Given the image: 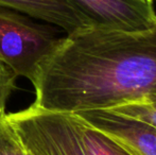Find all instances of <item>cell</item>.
Here are the masks:
<instances>
[{"label": "cell", "mask_w": 156, "mask_h": 155, "mask_svg": "<svg viewBox=\"0 0 156 155\" xmlns=\"http://www.w3.org/2000/svg\"><path fill=\"white\" fill-rule=\"evenodd\" d=\"M37 107L64 114L108 110L156 93V25L91 26L66 34L32 82Z\"/></svg>", "instance_id": "cell-1"}, {"label": "cell", "mask_w": 156, "mask_h": 155, "mask_svg": "<svg viewBox=\"0 0 156 155\" xmlns=\"http://www.w3.org/2000/svg\"><path fill=\"white\" fill-rule=\"evenodd\" d=\"M55 31L28 15L0 5V61L30 82L61 41Z\"/></svg>", "instance_id": "cell-2"}, {"label": "cell", "mask_w": 156, "mask_h": 155, "mask_svg": "<svg viewBox=\"0 0 156 155\" xmlns=\"http://www.w3.org/2000/svg\"><path fill=\"white\" fill-rule=\"evenodd\" d=\"M6 116L28 155H88L71 114L32 104Z\"/></svg>", "instance_id": "cell-3"}, {"label": "cell", "mask_w": 156, "mask_h": 155, "mask_svg": "<svg viewBox=\"0 0 156 155\" xmlns=\"http://www.w3.org/2000/svg\"><path fill=\"white\" fill-rule=\"evenodd\" d=\"M94 23L111 29L138 31L156 25L153 3L142 0H71Z\"/></svg>", "instance_id": "cell-4"}, {"label": "cell", "mask_w": 156, "mask_h": 155, "mask_svg": "<svg viewBox=\"0 0 156 155\" xmlns=\"http://www.w3.org/2000/svg\"><path fill=\"white\" fill-rule=\"evenodd\" d=\"M135 155H156V128L107 110L73 114Z\"/></svg>", "instance_id": "cell-5"}, {"label": "cell", "mask_w": 156, "mask_h": 155, "mask_svg": "<svg viewBox=\"0 0 156 155\" xmlns=\"http://www.w3.org/2000/svg\"><path fill=\"white\" fill-rule=\"evenodd\" d=\"M0 5L61 28L66 34L94 26L71 0H0Z\"/></svg>", "instance_id": "cell-6"}, {"label": "cell", "mask_w": 156, "mask_h": 155, "mask_svg": "<svg viewBox=\"0 0 156 155\" xmlns=\"http://www.w3.org/2000/svg\"><path fill=\"white\" fill-rule=\"evenodd\" d=\"M71 116L78 126L82 143L88 155H135L104 133L88 125L78 116L73 114Z\"/></svg>", "instance_id": "cell-7"}, {"label": "cell", "mask_w": 156, "mask_h": 155, "mask_svg": "<svg viewBox=\"0 0 156 155\" xmlns=\"http://www.w3.org/2000/svg\"><path fill=\"white\" fill-rule=\"evenodd\" d=\"M107 111L139 120L156 128V93L114 106Z\"/></svg>", "instance_id": "cell-8"}, {"label": "cell", "mask_w": 156, "mask_h": 155, "mask_svg": "<svg viewBox=\"0 0 156 155\" xmlns=\"http://www.w3.org/2000/svg\"><path fill=\"white\" fill-rule=\"evenodd\" d=\"M0 155H28L6 114L0 115Z\"/></svg>", "instance_id": "cell-9"}, {"label": "cell", "mask_w": 156, "mask_h": 155, "mask_svg": "<svg viewBox=\"0 0 156 155\" xmlns=\"http://www.w3.org/2000/svg\"><path fill=\"white\" fill-rule=\"evenodd\" d=\"M18 76L10 66L0 61V115L5 114V106L13 91L16 89Z\"/></svg>", "instance_id": "cell-10"}, {"label": "cell", "mask_w": 156, "mask_h": 155, "mask_svg": "<svg viewBox=\"0 0 156 155\" xmlns=\"http://www.w3.org/2000/svg\"><path fill=\"white\" fill-rule=\"evenodd\" d=\"M142 1H146L148 3H153V0H142Z\"/></svg>", "instance_id": "cell-11"}]
</instances>
